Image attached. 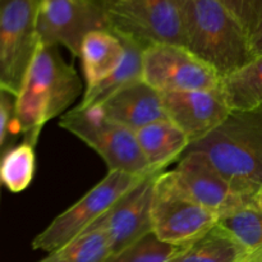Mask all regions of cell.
Wrapping results in <instances>:
<instances>
[{"label": "cell", "instance_id": "1", "mask_svg": "<svg viewBox=\"0 0 262 262\" xmlns=\"http://www.w3.org/2000/svg\"><path fill=\"white\" fill-rule=\"evenodd\" d=\"M81 94V78L58 46L40 43L15 96L18 133L36 145L43 125L66 114Z\"/></svg>", "mask_w": 262, "mask_h": 262}, {"label": "cell", "instance_id": "2", "mask_svg": "<svg viewBox=\"0 0 262 262\" xmlns=\"http://www.w3.org/2000/svg\"><path fill=\"white\" fill-rule=\"evenodd\" d=\"M186 152H201L237 188L255 194L262 187V105L230 112Z\"/></svg>", "mask_w": 262, "mask_h": 262}, {"label": "cell", "instance_id": "3", "mask_svg": "<svg viewBox=\"0 0 262 262\" xmlns=\"http://www.w3.org/2000/svg\"><path fill=\"white\" fill-rule=\"evenodd\" d=\"M183 14L184 48L220 77L237 71L253 58L247 32L217 0H189Z\"/></svg>", "mask_w": 262, "mask_h": 262}, {"label": "cell", "instance_id": "4", "mask_svg": "<svg viewBox=\"0 0 262 262\" xmlns=\"http://www.w3.org/2000/svg\"><path fill=\"white\" fill-rule=\"evenodd\" d=\"M59 127L68 130L96 151L109 171H122L136 177L155 173L146 161L136 133L107 119L97 106H76L60 117Z\"/></svg>", "mask_w": 262, "mask_h": 262}, {"label": "cell", "instance_id": "5", "mask_svg": "<svg viewBox=\"0 0 262 262\" xmlns=\"http://www.w3.org/2000/svg\"><path fill=\"white\" fill-rule=\"evenodd\" d=\"M151 217L155 237L176 247L188 245L217 223L216 215L188 193L173 170L156 176Z\"/></svg>", "mask_w": 262, "mask_h": 262}, {"label": "cell", "instance_id": "6", "mask_svg": "<svg viewBox=\"0 0 262 262\" xmlns=\"http://www.w3.org/2000/svg\"><path fill=\"white\" fill-rule=\"evenodd\" d=\"M109 31L142 43L186 45L184 14L178 0H107Z\"/></svg>", "mask_w": 262, "mask_h": 262}, {"label": "cell", "instance_id": "7", "mask_svg": "<svg viewBox=\"0 0 262 262\" xmlns=\"http://www.w3.org/2000/svg\"><path fill=\"white\" fill-rule=\"evenodd\" d=\"M40 0H0V89L17 96L40 46Z\"/></svg>", "mask_w": 262, "mask_h": 262}, {"label": "cell", "instance_id": "8", "mask_svg": "<svg viewBox=\"0 0 262 262\" xmlns=\"http://www.w3.org/2000/svg\"><path fill=\"white\" fill-rule=\"evenodd\" d=\"M143 178L122 171H109L81 200L56 216L33 239L32 248L50 253L71 242L101 219L123 194Z\"/></svg>", "mask_w": 262, "mask_h": 262}, {"label": "cell", "instance_id": "9", "mask_svg": "<svg viewBox=\"0 0 262 262\" xmlns=\"http://www.w3.org/2000/svg\"><path fill=\"white\" fill-rule=\"evenodd\" d=\"M107 0H40L37 32L41 45L64 46L79 56L87 33L109 30Z\"/></svg>", "mask_w": 262, "mask_h": 262}, {"label": "cell", "instance_id": "10", "mask_svg": "<svg viewBox=\"0 0 262 262\" xmlns=\"http://www.w3.org/2000/svg\"><path fill=\"white\" fill-rule=\"evenodd\" d=\"M142 79L168 94L219 89L222 77L184 46L155 43L143 51Z\"/></svg>", "mask_w": 262, "mask_h": 262}, {"label": "cell", "instance_id": "11", "mask_svg": "<svg viewBox=\"0 0 262 262\" xmlns=\"http://www.w3.org/2000/svg\"><path fill=\"white\" fill-rule=\"evenodd\" d=\"M173 171L188 193L205 209L216 215L217 219L225 212L252 201L256 194L237 188L201 152L184 154Z\"/></svg>", "mask_w": 262, "mask_h": 262}, {"label": "cell", "instance_id": "12", "mask_svg": "<svg viewBox=\"0 0 262 262\" xmlns=\"http://www.w3.org/2000/svg\"><path fill=\"white\" fill-rule=\"evenodd\" d=\"M156 176L151 174L138 182L99 220L106 233L112 255L152 233L151 210Z\"/></svg>", "mask_w": 262, "mask_h": 262}, {"label": "cell", "instance_id": "13", "mask_svg": "<svg viewBox=\"0 0 262 262\" xmlns=\"http://www.w3.org/2000/svg\"><path fill=\"white\" fill-rule=\"evenodd\" d=\"M161 95L166 118L188 137L191 143L209 135L232 112L220 89Z\"/></svg>", "mask_w": 262, "mask_h": 262}, {"label": "cell", "instance_id": "14", "mask_svg": "<svg viewBox=\"0 0 262 262\" xmlns=\"http://www.w3.org/2000/svg\"><path fill=\"white\" fill-rule=\"evenodd\" d=\"M97 107L107 119L119 123L133 132L158 120L168 119L161 92L143 79L123 87Z\"/></svg>", "mask_w": 262, "mask_h": 262}, {"label": "cell", "instance_id": "15", "mask_svg": "<svg viewBox=\"0 0 262 262\" xmlns=\"http://www.w3.org/2000/svg\"><path fill=\"white\" fill-rule=\"evenodd\" d=\"M124 56V45L109 30H96L87 33L82 41L79 56L86 81V90L97 86L112 76Z\"/></svg>", "mask_w": 262, "mask_h": 262}, {"label": "cell", "instance_id": "16", "mask_svg": "<svg viewBox=\"0 0 262 262\" xmlns=\"http://www.w3.org/2000/svg\"><path fill=\"white\" fill-rule=\"evenodd\" d=\"M136 133L138 146L155 173H163L173 161L183 156L191 141L169 119L154 122Z\"/></svg>", "mask_w": 262, "mask_h": 262}, {"label": "cell", "instance_id": "17", "mask_svg": "<svg viewBox=\"0 0 262 262\" xmlns=\"http://www.w3.org/2000/svg\"><path fill=\"white\" fill-rule=\"evenodd\" d=\"M248 251L220 225L178 247L169 262H239Z\"/></svg>", "mask_w": 262, "mask_h": 262}, {"label": "cell", "instance_id": "18", "mask_svg": "<svg viewBox=\"0 0 262 262\" xmlns=\"http://www.w3.org/2000/svg\"><path fill=\"white\" fill-rule=\"evenodd\" d=\"M119 37V36H118ZM124 45V56L117 71L100 82L97 86L86 90L79 106H97L109 99L113 94L136 82L142 81L143 51L146 46L127 37H119Z\"/></svg>", "mask_w": 262, "mask_h": 262}, {"label": "cell", "instance_id": "19", "mask_svg": "<svg viewBox=\"0 0 262 262\" xmlns=\"http://www.w3.org/2000/svg\"><path fill=\"white\" fill-rule=\"evenodd\" d=\"M220 91L232 110H250L262 105V55L222 77Z\"/></svg>", "mask_w": 262, "mask_h": 262}, {"label": "cell", "instance_id": "20", "mask_svg": "<svg viewBox=\"0 0 262 262\" xmlns=\"http://www.w3.org/2000/svg\"><path fill=\"white\" fill-rule=\"evenodd\" d=\"M112 255L106 233L100 222L38 262H105Z\"/></svg>", "mask_w": 262, "mask_h": 262}, {"label": "cell", "instance_id": "21", "mask_svg": "<svg viewBox=\"0 0 262 262\" xmlns=\"http://www.w3.org/2000/svg\"><path fill=\"white\" fill-rule=\"evenodd\" d=\"M35 146L23 140L0 156V181L12 193H20L32 182L36 171Z\"/></svg>", "mask_w": 262, "mask_h": 262}, {"label": "cell", "instance_id": "22", "mask_svg": "<svg viewBox=\"0 0 262 262\" xmlns=\"http://www.w3.org/2000/svg\"><path fill=\"white\" fill-rule=\"evenodd\" d=\"M217 225L227 230L247 251L262 246V211L255 200L219 216Z\"/></svg>", "mask_w": 262, "mask_h": 262}, {"label": "cell", "instance_id": "23", "mask_svg": "<svg viewBox=\"0 0 262 262\" xmlns=\"http://www.w3.org/2000/svg\"><path fill=\"white\" fill-rule=\"evenodd\" d=\"M178 247L161 242L154 233L120 252L110 255L105 262H169Z\"/></svg>", "mask_w": 262, "mask_h": 262}, {"label": "cell", "instance_id": "24", "mask_svg": "<svg viewBox=\"0 0 262 262\" xmlns=\"http://www.w3.org/2000/svg\"><path fill=\"white\" fill-rule=\"evenodd\" d=\"M239 22L248 37L262 19V0H217Z\"/></svg>", "mask_w": 262, "mask_h": 262}, {"label": "cell", "instance_id": "25", "mask_svg": "<svg viewBox=\"0 0 262 262\" xmlns=\"http://www.w3.org/2000/svg\"><path fill=\"white\" fill-rule=\"evenodd\" d=\"M19 135L15 124V96L0 89V156L13 146L12 136Z\"/></svg>", "mask_w": 262, "mask_h": 262}, {"label": "cell", "instance_id": "26", "mask_svg": "<svg viewBox=\"0 0 262 262\" xmlns=\"http://www.w3.org/2000/svg\"><path fill=\"white\" fill-rule=\"evenodd\" d=\"M250 46L253 58L262 55V19L252 32V35L250 36Z\"/></svg>", "mask_w": 262, "mask_h": 262}, {"label": "cell", "instance_id": "27", "mask_svg": "<svg viewBox=\"0 0 262 262\" xmlns=\"http://www.w3.org/2000/svg\"><path fill=\"white\" fill-rule=\"evenodd\" d=\"M239 262H262V246L252 251H248Z\"/></svg>", "mask_w": 262, "mask_h": 262}, {"label": "cell", "instance_id": "28", "mask_svg": "<svg viewBox=\"0 0 262 262\" xmlns=\"http://www.w3.org/2000/svg\"><path fill=\"white\" fill-rule=\"evenodd\" d=\"M253 200H255V204L257 205L258 209H260L261 211H262V187H261L260 189H258L257 192H256V194H255V197H253Z\"/></svg>", "mask_w": 262, "mask_h": 262}, {"label": "cell", "instance_id": "29", "mask_svg": "<svg viewBox=\"0 0 262 262\" xmlns=\"http://www.w3.org/2000/svg\"><path fill=\"white\" fill-rule=\"evenodd\" d=\"M178 2H179V4H181L182 9H184V7H186V4L189 2V0H178Z\"/></svg>", "mask_w": 262, "mask_h": 262}, {"label": "cell", "instance_id": "30", "mask_svg": "<svg viewBox=\"0 0 262 262\" xmlns=\"http://www.w3.org/2000/svg\"><path fill=\"white\" fill-rule=\"evenodd\" d=\"M2 186H3V184H2V181H0V189H2Z\"/></svg>", "mask_w": 262, "mask_h": 262}]
</instances>
